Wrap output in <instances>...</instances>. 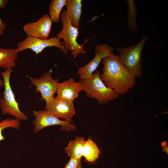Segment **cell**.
Here are the masks:
<instances>
[{
  "label": "cell",
  "mask_w": 168,
  "mask_h": 168,
  "mask_svg": "<svg viewBox=\"0 0 168 168\" xmlns=\"http://www.w3.org/2000/svg\"><path fill=\"white\" fill-rule=\"evenodd\" d=\"M114 50V48L104 43L96 46L95 55L93 58L87 64L79 68L77 74L80 79L88 78L96 70L102 59L108 56Z\"/></svg>",
  "instance_id": "cell-9"
},
{
  "label": "cell",
  "mask_w": 168,
  "mask_h": 168,
  "mask_svg": "<svg viewBox=\"0 0 168 168\" xmlns=\"http://www.w3.org/2000/svg\"><path fill=\"white\" fill-rule=\"evenodd\" d=\"M127 5V22L129 31L138 32L139 29L137 25L138 9L135 2L133 0H126Z\"/></svg>",
  "instance_id": "cell-16"
},
{
  "label": "cell",
  "mask_w": 168,
  "mask_h": 168,
  "mask_svg": "<svg viewBox=\"0 0 168 168\" xmlns=\"http://www.w3.org/2000/svg\"><path fill=\"white\" fill-rule=\"evenodd\" d=\"M100 74L99 71L96 69L90 77L81 79L79 82L81 91H84L87 96L96 99L99 104L102 105L114 100L119 95L105 86L100 78Z\"/></svg>",
  "instance_id": "cell-3"
},
{
  "label": "cell",
  "mask_w": 168,
  "mask_h": 168,
  "mask_svg": "<svg viewBox=\"0 0 168 168\" xmlns=\"http://www.w3.org/2000/svg\"><path fill=\"white\" fill-rule=\"evenodd\" d=\"M82 0H66V12L70 19L72 25L78 29L80 25L82 7Z\"/></svg>",
  "instance_id": "cell-13"
},
{
  "label": "cell",
  "mask_w": 168,
  "mask_h": 168,
  "mask_svg": "<svg viewBox=\"0 0 168 168\" xmlns=\"http://www.w3.org/2000/svg\"><path fill=\"white\" fill-rule=\"evenodd\" d=\"M60 20L63 24V28L56 35V38L59 40L60 39L63 40V42L65 47L67 50L72 51L71 54L73 58H75L80 54H86V51L83 49V46L88 40L87 39L82 45L77 42L78 28L72 25L70 19L64 9L62 11Z\"/></svg>",
  "instance_id": "cell-5"
},
{
  "label": "cell",
  "mask_w": 168,
  "mask_h": 168,
  "mask_svg": "<svg viewBox=\"0 0 168 168\" xmlns=\"http://www.w3.org/2000/svg\"><path fill=\"white\" fill-rule=\"evenodd\" d=\"M66 0H52L49 4V16L53 21L58 23L63 7L65 6Z\"/></svg>",
  "instance_id": "cell-18"
},
{
  "label": "cell",
  "mask_w": 168,
  "mask_h": 168,
  "mask_svg": "<svg viewBox=\"0 0 168 168\" xmlns=\"http://www.w3.org/2000/svg\"><path fill=\"white\" fill-rule=\"evenodd\" d=\"M81 160L70 158L69 161L66 164L64 168H81Z\"/></svg>",
  "instance_id": "cell-20"
},
{
  "label": "cell",
  "mask_w": 168,
  "mask_h": 168,
  "mask_svg": "<svg viewBox=\"0 0 168 168\" xmlns=\"http://www.w3.org/2000/svg\"><path fill=\"white\" fill-rule=\"evenodd\" d=\"M161 147L163 149V151L166 152L168 154L167 143L166 141H164L162 143Z\"/></svg>",
  "instance_id": "cell-23"
},
{
  "label": "cell",
  "mask_w": 168,
  "mask_h": 168,
  "mask_svg": "<svg viewBox=\"0 0 168 168\" xmlns=\"http://www.w3.org/2000/svg\"><path fill=\"white\" fill-rule=\"evenodd\" d=\"M52 69L48 70L39 78H30L31 83L35 86L36 93L40 92L41 100L46 103L47 107L54 99V95L56 93L59 79H54L51 76Z\"/></svg>",
  "instance_id": "cell-6"
},
{
  "label": "cell",
  "mask_w": 168,
  "mask_h": 168,
  "mask_svg": "<svg viewBox=\"0 0 168 168\" xmlns=\"http://www.w3.org/2000/svg\"><path fill=\"white\" fill-rule=\"evenodd\" d=\"M102 72L100 80L107 87L119 95H124L136 84V78L120 61L119 55L112 53L102 60Z\"/></svg>",
  "instance_id": "cell-1"
},
{
  "label": "cell",
  "mask_w": 168,
  "mask_h": 168,
  "mask_svg": "<svg viewBox=\"0 0 168 168\" xmlns=\"http://www.w3.org/2000/svg\"><path fill=\"white\" fill-rule=\"evenodd\" d=\"M81 91L80 82L74 81L72 78L62 83H58L56 98L73 102L77 98L79 92Z\"/></svg>",
  "instance_id": "cell-12"
},
{
  "label": "cell",
  "mask_w": 168,
  "mask_h": 168,
  "mask_svg": "<svg viewBox=\"0 0 168 168\" xmlns=\"http://www.w3.org/2000/svg\"><path fill=\"white\" fill-rule=\"evenodd\" d=\"M32 113L35 118L32 123L34 126L33 131L37 133L45 128L53 125H59L61 129L67 131L75 130L76 126L66 120H60L49 112L43 110H34Z\"/></svg>",
  "instance_id": "cell-8"
},
{
  "label": "cell",
  "mask_w": 168,
  "mask_h": 168,
  "mask_svg": "<svg viewBox=\"0 0 168 168\" xmlns=\"http://www.w3.org/2000/svg\"><path fill=\"white\" fill-rule=\"evenodd\" d=\"M19 53L16 49L0 48V67L6 70L15 67Z\"/></svg>",
  "instance_id": "cell-14"
},
{
  "label": "cell",
  "mask_w": 168,
  "mask_h": 168,
  "mask_svg": "<svg viewBox=\"0 0 168 168\" xmlns=\"http://www.w3.org/2000/svg\"><path fill=\"white\" fill-rule=\"evenodd\" d=\"M8 2V0H0V9H4Z\"/></svg>",
  "instance_id": "cell-22"
},
{
  "label": "cell",
  "mask_w": 168,
  "mask_h": 168,
  "mask_svg": "<svg viewBox=\"0 0 168 168\" xmlns=\"http://www.w3.org/2000/svg\"><path fill=\"white\" fill-rule=\"evenodd\" d=\"M85 141L83 137H76L73 140L69 142L64 150L70 158L81 160Z\"/></svg>",
  "instance_id": "cell-15"
},
{
  "label": "cell",
  "mask_w": 168,
  "mask_h": 168,
  "mask_svg": "<svg viewBox=\"0 0 168 168\" xmlns=\"http://www.w3.org/2000/svg\"><path fill=\"white\" fill-rule=\"evenodd\" d=\"M6 26V24L2 20L0 16V35L3 34Z\"/></svg>",
  "instance_id": "cell-21"
},
{
  "label": "cell",
  "mask_w": 168,
  "mask_h": 168,
  "mask_svg": "<svg viewBox=\"0 0 168 168\" xmlns=\"http://www.w3.org/2000/svg\"><path fill=\"white\" fill-rule=\"evenodd\" d=\"M149 37L144 36L136 44L117 49L120 61L135 78L142 76V52Z\"/></svg>",
  "instance_id": "cell-2"
},
{
  "label": "cell",
  "mask_w": 168,
  "mask_h": 168,
  "mask_svg": "<svg viewBox=\"0 0 168 168\" xmlns=\"http://www.w3.org/2000/svg\"><path fill=\"white\" fill-rule=\"evenodd\" d=\"M21 124L20 120L17 119L8 118L0 122V142L5 139L2 134V131L5 128H11L15 129H19Z\"/></svg>",
  "instance_id": "cell-19"
},
{
  "label": "cell",
  "mask_w": 168,
  "mask_h": 168,
  "mask_svg": "<svg viewBox=\"0 0 168 168\" xmlns=\"http://www.w3.org/2000/svg\"><path fill=\"white\" fill-rule=\"evenodd\" d=\"M55 47L59 49L65 54L68 50L64 47L63 42L55 37L47 39H41L30 36H27L22 41L19 42L16 49L19 52L27 49H30L37 55L47 47Z\"/></svg>",
  "instance_id": "cell-7"
},
{
  "label": "cell",
  "mask_w": 168,
  "mask_h": 168,
  "mask_svg": "<svg viewBox=\"0 0 168 168\" xmlns=\"http://www.w3.org/2000/svg\"><path fill=\"white\" fill-rule=\"evenodd\" d=\"M100 151L96 144L91 138L85 141L82 151V156L88 162L92 163L99 157Z\"/></svg>",
  "instance_id": "cell-17"
},
{
  "label": "cell",
  "mask_w": 168,
  "mask_h": 168,
  "mask_svg": "<svg viewBox=\"0 0 168 168\" xmlns=\"http://www.w3.org/2000/svg\"><path fill=\"white\" fill-rule=\"evenodd\" d=\"M55 116L61 118L70 123L75 114L73 102L58 99L54 100L44 109Z\"/></svg>",
  "instance_id": "cell-11"
},
{
  "label": "cell",
  "mask_w": 168,
  "mask_h": 168,
  "mask_svg": "<svg viewBox=\"0 0 168 168\" xmlns=\"http://www.w3.org/2000/svg\"><path fill=\"white\" fill-rule=\"evenodd\" d=\"M53 22L49 16L45 14L35 21L25 24L23 30L27 36L47 39L51 32Z\"/></svg>",
  "instance_id": "cell-10"
},
{
  "label": "cell",
  "mask_w": 168,
  "mask_h": 168,
  "mask_svg": "<svg viewBox=\"0 0 168 168\" xmlns=\"http://www.w3.org/2000/svg\"><path fill=\"white\" fill-rule=\"evenodd\" d=\"M12 71V69L1 72L4 82V90L2 96L0 97V110L3 115H11L20 121L26 120L28 116L20 109L10 85V76Z\"/></svg>",
  "instance_id": "cell-4"
},
{
  "label": "cell",
  "mask_w": 168,
  "mask_h": 168,
  "mask_svg": "<svg viewBox=\"0 0 168 168\" xmlns=\"http://www.w3.org/2000/svg\"><path fill=\"white\" fill-rule=\"evenodd\" d=\"M4 86V82L3 80L0 79V88Z\"/></svg>",
  "instance_id": "cell-24"
}]
</instances>
